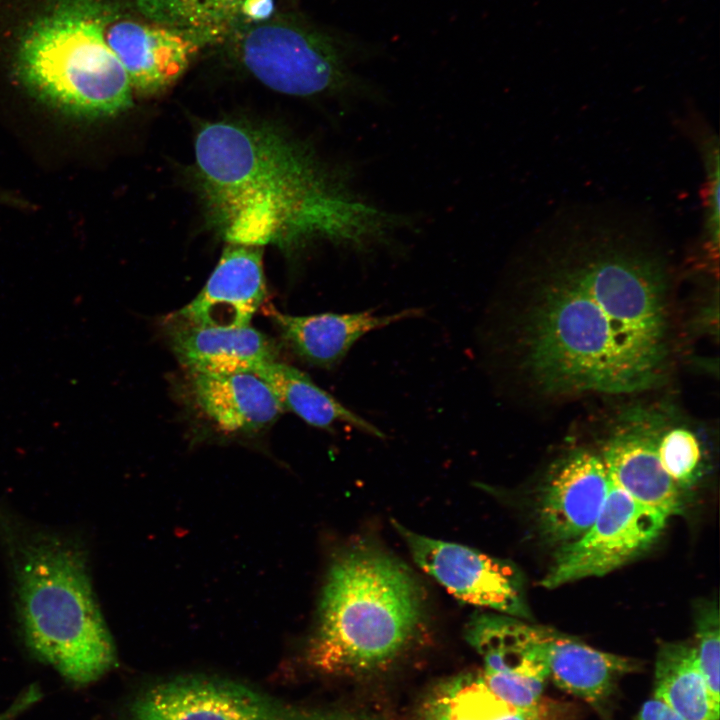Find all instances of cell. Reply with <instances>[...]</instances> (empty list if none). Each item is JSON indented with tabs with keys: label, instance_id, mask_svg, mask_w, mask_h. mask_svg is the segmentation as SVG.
I'll return each mask as SVG.
<instances>
[{
	"label": "cell",
	"instance_id": "18",
	"mask_svg": "<svg viewBox=\"0 0 720 720\" xmlns=\"http://www.w3.org/2000/svg\"><path fill=\"white\" fill-rule=\"evenodd\" d=\"M545 662L559 689L593 705L606 700L617 681L636 667L630 658L597 650L552 629Z\"/></svg>",
	"mask_w": 720,
	"mask_h": 720
},
{
	"label": "cell",
	"instance_id": "22",
	"mask_svg": "<svg viewBox=\"0 0 720 720\" xmlns=\"http://www.w3.org/2000/svg\"><path fill=\"white\" fill-rule=\"evenodd\" d=\"M243 0H133L150 22L182 31L201 44L223 39L241 20Z\"/></svg>",
	"mask_w": 720,
	"mask_h": 720
},
{
	"label": "cell",
	"instance_id": "10",
	"mask_svg": "<svg viewBox=\"0 0 720 720\" xmlns=\"http://www.w3.org/2000/svg\"><path fill=\"white\" fill-rule=\"evenodd\" d=\"M416 564L457 599L512 617H527L522 583L508 562L393 522Z\"/></svg>",
	"mask_w": 720,
	"mask_h": 720
},
{
	"label": "cell",
	"instance_id": "9",
	"mask_svg": "<svg viewBox=\"0 0 720 720\" xmlns=\"http://www.w3.org/2000/svg\"><path fill=\"white\" fill-rule=\"evenodd\" d=\"M549 632L512 616L476 613L465 626V639L481 657L486 686L514 707L530 710L545 702Z\"/></svg>",
	"mask_w": 720,
	"mask_h": 720
},
{
	"label": "cell",
	"instance_id": "12",
	"mask_svg": "<svg viewBox=\"0 0 720 720\" xmlns=\"http://www.w3.org/2000/svg\"><path fill=\"white\" fill-rule=\"evenodd\" d=\"M101 23L104 39L132 90L145 96L158 94L178 80L202 45L182 31L125 16L104 0Z\"/></svg>",
	"mask_w": 720,
	"mask_h": 720
},
{
	"label": "cell",
	"instance_id": "24",
	"mask_svg": "<svg viewBox=\"0 0 720 720\" xmlns=\"http://www.w3.org/2000/svg\"><path fill=\"white\" fill-rule=\"evenodd\" d=\"M694 129L692 135L698 146L704 168V189L702 192L704 221L702 230L703 249L710 258L718 259L719 253V141L717 134L709 128Z\"/></svg>",
	"mask_w": 720,
	"mask_h": 720
},
{
	"label": "cell",
	"instance_id": "8",
	"mask_svg": "<svg viewBox=\"0 0 720 720\" xmlns=\"http://www.w3.org/2000/svg\"><path fill=\"white\" fill-rule=\"evenodd\" d=\"M667 519L637 503L610 480L596 520L580 538L558 548L541 584L552 589L611 572L646 551L661 534Z\"/></svg>",
	"mask_w": 720,
	"mask_h": 720
},
{
	"label": "cell",
	"instance_id": "13",
	"mask_svg": "<svg viewBox=\"0 0 720 720\" xmlns=\"http://www.w3.org/2000/svg\"><path fill=\"white\" fill-rule=\"evenodd\" d=\"M610 478L598 452L575 449L548 472L538 499L537 519L544 539L560 548L587 532L605 502Z\"/></svg>",
	"mask_w": 720,
	"mask_h": 720
},
{
	"label": "cell",
	"instance_id": "14",
	"mask_svg": "<svg viewBox=\"0 0 720 720\" xmlns=\"http://www.w3.org/2000/svg\"><path fill=\"white\" fill-rule=\"evenodd\" d=\"M260 247L229 244L199 294L168 320L216 328L250 325L266 294Z\"/></svg>",
	"mask_w": 720,
	"mask_h": 720
},
{
	"label": "cell",
	"instance_id": "19",
	"mask_svg": "<svg viewBox=\"0 0 720 720\" xmlns=\"http://www.w3.org/2000/svg\"><path fill=\"white\" fill-rule=\"evenodd\" d=\"M253 374L270 388L282 409L289 410L307 424L329 430L335 423H346L368 435L384 438V433L371 422L343 405L317 386L301 370L283 362L261 363Z\"/></svg>",
	"mask_w": 720,
	"mask_h": 720
},
{
	"label": "cell",
	"instance_id": "15",
	"mask_svg": "<svg viewBox=\"0 0 720 720\" xmlns=\"http://www.w3.org/2000/svg\"><path fill=\"white\" fill-rule=\"evenodd\" d=\"M187 392L196 411L226 436H255L283 409L268 385L253 373H188Z\"/></svg>",
	"mask_w": 720,
	"mask_h": 720
},
{
	"label": "cell",
	"instance_id": "7",
	"mask_svg": "<svg viewBox=\"0 0 720 720\" xmlns=\"http://www.w3.org/2000/svg\"><path fill=\"white\" fill-rule=\"evenodd\" d=\"M130 720H377L366 714L306 708L240 683L190 676L160 682L140 693Z\"/></svg>",
	"mask_w": 720,
	"mask_h": 720
},
{
	"label": "cell",
	"instance_id": "23",
	"mask_svg": "<svg viewBox=\"0 0 720 720\" xmlns=\"http://www.w3.org/2000/svg\"><path fill=\"white\" fill-rule=\"evenodd\" d=\"M662 465L680 488L692 487L704 466V450L697 433L668 413L659 439Z\"/></svg>",
	"mask_w": 720,
	"mask_h": 720
},
{
	"label": "cell",
	"instance_id": "2",
	"mask_svg": "<svg viewBox=\"0 0 720 720\" xmlns=\"http://www.w3.org/2000/svg\"><path fill=\"white\" fill-rule=\"evenodd\" d=\"M195 170L208 223L229 244L296 253L325 241L362 252L410 226L355 191L345 167L269 125L205 124Z\"/></svg>",
	"mask_w": 720,
	"mask_h": 720
},
{
	"label": "cell",
	"instance_id": "1",
	"mask_svg": "<svg viewBox=\"0 0 720 720\" xmlns=\"http://www.w3.org/2000/svg\"><path fill=\"white\" fill-rule=\"evenodd\" d=\"M638 217L565 208L530 239L513 318L518 366L544 396L655 387L672 356V266Z\"/></svg>",
	"mask_w": 720,
	"mask_h": 720
},
{
	"label": "cell",
	"instance_id": "21",
	"mask_svg": "<svg viewBox=\"0 0 720 720\" xmlns=\"http://www.w3.org/2000/svg\"><path fill=\"white\" fill-rule=\"evenodd\" d=\"M654 698L684 720H719L712 709L695 645L663 643L655 662Z\"/></svg>",
	"mask_w": 720,
	"mask_h": 720
},
{
	"label": "cell",
	"instance_id": "27",
	"mask_svg": "<svg viewBox=\"0 0 720 720\" xmlns=\"http://www.w3.org/2000/svg\"><path fill=\"white\" fill-rule=\"evenodd\" d=\"M273 11V0H243L240 15L249 23H260L269 20Z\"/></svg>",
	"mask_w": 720,
	"mask_h": 720
},
{
	"label": "cell",
	"instance_id": "5",
	"mask_svg": "<svg viewBox=\"0 0 720 720\" xmlns=\"http://www.w3.org/2000/svg\"><path fill=\"white\" fill-rule=\"evenodd\" d=\"M103 0H52L25 28L15 72L41 101L82 119L109 118L132 105L128 76L107 45Z\"/></svg>",
	"mask_w": 720,
	"mask_h": 720
},
{
	"label": "cell",
	"instance_id": "4",
	"mask_svg": "<svg viewBox=\"0 0 720 720\" xmlns=\"http://www.w3.org/2000/svg\"><path fill=\"white\" fill-rule=\"evenodd\" d=\"M12 552L28 648L72 684L97 681L117 655L82 551L63 537L35 533L16 537Z\"/></svg>",
	"mask_w": 720,
	"mask_h": 720
},
{
	"label": "cell",
	"instance_id": "25",
	"mask_svg": "<svg viewBox=\"0 0 720 720\" xmlns=\"http://www.w3.org/2000/svg\"><path fill=\"white\" fill-rule=\"evenodd\" d=\"M695 645L698 662L705 678L712 709L719 716L720 623L715 603H703L696 612Z\"/></svg>",
	"mask_w": 720,
	"mask_h": 720
},
{
	"label": "cell",
	"instance_id": "3",
	"mask_svg": "<svg viewBox=\"0 0 720 720\" xmlns=\"http://www.w3.org/2000/svg\"><path fill=\"white\" fill-rule=\"evenodd\" d=\"M426 619L425 594L401 561L369 542L337 551L306 646L312 668L363 675L402 655Z\"/></svg>",
	"mask_w": 720,
	"mask_h": 720
},
{
	"label": "cell",
	"instance_id": "16",
	"mask_svg": "<svg viewBox=\"0 0 720 720\" xmlns=\"http://www.w3.org/2000/svg\"><path fill=\"white\" fill-rule=\"evenodd\" d=\"M166 330L171 350L188 373H253L261 363L276 360L274 344L250 325L216 328L167 320Z\"/></svg>",
	"mask_w": 720,
	"mask_h": 720
},
{
	"label": "cell",
	"instance_id": "17",
	"mask_svg": "<svg viewBox=\"0 0 720 720\" xmlns=\"http://www.w3.org/2000/svg\"><path fill=\"white\" fill-rule=\"evenodd\" d=\"M271 318L288 346L306 362L332 368L364 335L402 320L419 317L423 310L408 308L377 315L372 310L295 316L271 308Z\"/></svg>",
	"mask_w": 720,
	"mask_h": 720
},
{
	"label": "cell",
	"instance_id": "6",
	"mask_svg": "<svg viewBox=\"0 0 720 720\" xmlns=\"http://www.w3.org/2000/svg\"><path fill=\"white\" fill-rule=\"evenodd\" d=\"M236 40L243 67L268 88L296 97L361 89L343 50L327 34L294 20L251 23Z\"/></svg>",
	"mask_w": 720,
	"mask_h": 720
},
{
	"label": "cell",
	"instance_id": "20",
	"mask_svg": "<svg viewBox=\"0 0 720 720\" xmlns=\"http://www.w3.org/2000/svg\"><path fill=\"white\" fill-rule=\"evenodd\" d=\"M546 702L524 710L505 702L479 672L457 675L437 686L423 705V720H552Z\"/></svg>",
	"mask_w": 720,
	"mask_h": 720
},
{
	"label": "cell",
	"instance_id": "28",
	"mask_svg": "<svg viewBox=\"0 0 720 720\" xmlns=\"http://www.w3.org/2000/svg\"><path fill=\"white\" fill-rule=\"evenodd\" d=\"M637 720H684L656 698L647 700L639 711Z\"/></svg>",
	"mask_w": 720,
	"mask_h": 720
},
{
	"label": "cell",
	"instance_id": "11",
	"mask_svg": "<svg viewBox=\"0 0 720 720\" xmlns=\"http://www.w3.org/2000/svg\"><path fill=\"white\" fill-rule=\"evenodd\" d=\"M668 413L631 407L608 422L599 450L610 480L637 503L667 518L682 511L680 489L665 471L659 439Z\"/></svg>",
	"mask_w": 720,
	"mask_h": 720
},
{
	"label": "cell",
	"instance_id": "26",
	"mask_svg": "<svg viewBox=\"0 0 720 720\" xmlns=\"http://www.w3.org/2000/svg\"><path fill=\"white\" fill-rule=\"evenodd\" d=\"M41 698L39 687L31 685L22 690L13 702L0 712V720H16Z\"/></svg>",
	"mask_w": 720,
	"mask_h": 720
}]
</instances>
